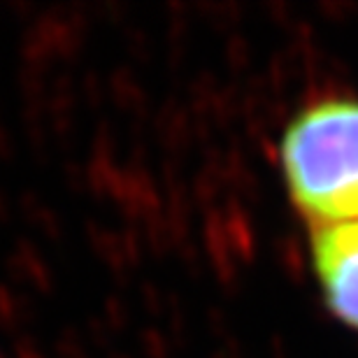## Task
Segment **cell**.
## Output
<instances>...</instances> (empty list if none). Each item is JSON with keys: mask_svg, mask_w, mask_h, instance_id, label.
Segmentation results:
<instances>
[{"mask_svg": "<svg viewBox=\"0 0 358 358\" xmlns=\"http://www.w3.org/2000/svg\"><path fill=\"white\" fill-rule=\"evenodd\" d=\"M279 168L307 226L358 221V98L324 96L286 121Z\"/></svg>", "mask_w": 358, "mask_h": 358, "instance_id": "obj_1", "label": "cell"}, {"mask_svg": "<svg viewBox=\"0 0 358 358\" xmlns=\"http://www.w3.org/2000/svg\"><path fill=\"white\" fill-rule=\"evenodd\" d=\"M310 261L326 307L358 333V221L312 228Z\"/></svg>", "mask_w": 358, "mask_h": 358, "instance_id": "obj_2", "label": "cell"}]
</instances>
